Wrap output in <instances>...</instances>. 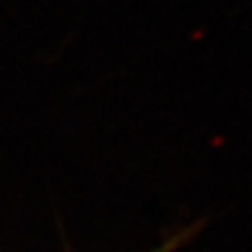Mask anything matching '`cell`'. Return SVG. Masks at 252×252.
<instances>
[{"mask_svg":"<svg viewBox=\"0 0 252 252\" xmlns=\"http://www.w3.org/2000/svg\"><path fill=\"white\" fill-rule=\"evenodd\" d=\"M181 242H183V238H181V235H179V238L170 240V242H164L160 248H156V250H149V252H172V250H175V248L179 246Z\"/></svg>","mask_w":252,"mask_h":252,"instance_id":"6da1fadb","label":"cell"}]
</instances>
